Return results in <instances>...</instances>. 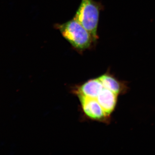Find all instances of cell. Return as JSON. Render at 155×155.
Segmentation results:
<instances>
[{
    "label": "cell",
    "mask_w": 155,
    "mask_h": 155,
    "mask_svg": "<svg viewBox=\"0 0 155 155\" xmlns=\"http://www.w3.org/2000/svg\"><path fill=\"white\" fill-rule=\"evenodd\" d=\"M54 27L79 53L93 48L95 43L91 34L74 18L63 23H56Z\"/></svg>",
    "instance_id": "6da1fadb"
},
{
    "label": "cell",
    "mask_w": 155,
    "mask_h": 155,
    "mask_svg": "<svg viewBox=\"0 0 155 155\" xmlns=\"http://www.w3.org/2000/svg\"><path fill=\"white\" fill-rule=\"evenodd\" d=\"M103 8L101 3L94 0H81L73 17L88 31L96 44L99 38L97 29L100 11Z\"/></svg>",
    "instance_id": "7a4b0ae2"
},
{
    "label": "cell",
    "mask_w": 155,
    "mask_h": 155,
    "mask_svg": "<svg viewBox=\"0 0 155 155\" xmlns=\"http://www.w3.org/2000/svg\"><path fill=\"white\" fill-rule=\"evenodd\" d=\"M84 114L90 119L100 122H107L110 116H108L100 105L96 99L78 95Z\"/></svg>",
    "instance_id": "3957f363"
},
{
    "label": "cell",
    "mask_w": 155,
    "mask_h": 155,
    "mask_svg": "<svg viewBox=\"0 0 155 155\" xmlns=\"http://www.w3.org/2000/svg\"><path fill=\"white\" fill-rule=\"evenodd\" d=\"M99 78L105 88L114 92L116 94H123L127 92L128 87L127 83L117 79L110 72L101 75Z\"/></svg>",
    "instance_id": "277c9868"
},
{
    "label": "cell",
    "mask_w": 155,
    "mask_h": 155,
    "mask_svg": "<svg viewBox=\"0 0 155 155\" xmlns=\"http://www.w3.org/2000/svg\"><path fill=\"white\" fill-rule=\"evenodd\" d=\"M118 94L104 87L96 99L108 116L114 112L118 100Z\"/></svg>",
    "instance_id": "5b68a950"
},
{
    "label": "cell",
    "mask_w": 155,
    "mask_h": 155,
    "mask_svg": "<svg viewBox=\"0 0 155 155\" xmlns=\"http://www.w3.org/2000/svg\"><path fill=\"white\" fill-rule=\"evenodd\" d=\"M104 87L99 78H95L88 80L79 86L76 93L78 95L96 99Z\"/></svg>",
    "instance_id": "8992f818"
}]
</instances>
